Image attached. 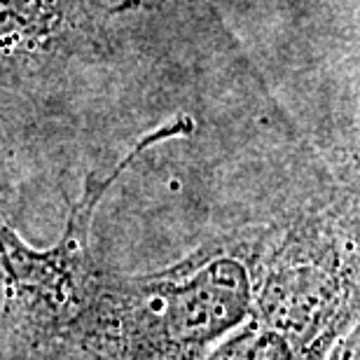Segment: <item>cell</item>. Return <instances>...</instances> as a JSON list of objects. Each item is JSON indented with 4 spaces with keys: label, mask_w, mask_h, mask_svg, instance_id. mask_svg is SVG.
<instances>
[{
    "label": "cell",
    "mask_w": 360,
    "mask_h": 360,
    "mask_svg": "<svg viewBox=\"0 0 360 360\" xmlns=\"http://www.w3.org/2000/svg\"><path fill=\"white\" fill-rule=\"evenodd\" d=\"M267 229L222 234L153 274L98 269L61 344L87 360H199L253 316Z\"/></svg>",
    "instance_id": "cell-1"
},
{
    "label": "cell",
    "mask_w": 360,
    "mask_h": 360,
    "mask_svg": "<svg viewBox=\"0 0 360 360\" xmlns=\"http://www.w3.org/2000/svg\"><path fill=\"white\" fill-rule=\"evenodd\" d=\"M0 220H5V218H3V215H0Z\"/></svg>",
    "instance_id": "cell-7"
},
{
    "label": "cell",
    "mask_w": 360,
    "mask_h": 360,
    "mask_svg": "<svg viewBox=\"0 0 360 360\" xmlns=\"http://www.w3.org/2000/svg\"><path fill=\"white\" fill-rule=\"evenodd\" d=\"M190 115H176L162 127L141 136L131 150L110 169V174H89L82 197L68 213L66 229L52 248H31L14 229L0 220V269L5 278L3 321L33 347L59 344L70 323L80 314L94 283L96 267L91 257L94 213L117 180L146 150L164 141L194 131Z\"/></svg>",
    "instance_id": "cell-3"
},
{
    "label": "cell",
    "mask_w": 360,
    "mask_h": 360,
    "mask_svg": "<svg viewBox=\"0 0 360 360\" xmlns=\"http://www.w3.org/2000/svg\"><path fill=\"white\" fill-rule=\"evenodd\" d=\"M146 0H0V87L14 89L59 73L103 49L108 21Z\"/></svg>",
    "instance_id": "cell-4"
},
{
    "label": "cell",
    "mask_w": 360,
    "mask_h": 360,
    "mask_svg": "<svg viewBox=\"0 0 360 360\" xmlns=\"http://www.w3.org/2000/svg\"><path fill=\"white\" fill-rule=\"evenodd\" d=\"M199 360H297L290 344L253 316Z\"/></svg>",
    "instance_id": "cell-5"
},
{
    "label": "cell",
    "mask_w": 360,
    "mask_h": 360,
    "mask_svg": "<svg viewBox=\"0 0 360 360\" xmlns=\"http://www.w3.org/2000/svg\"><path fill=\"white\" fill-rule=\"evenodd\" d=\"M253 319L283 337L297 360H323L356 326V190L269 225L253 262Z\"/></svg>",
    "instance_id": "cell-2"
},
{
    "label": "cell",
    "mask_w": 360,
    "mask_h": 360,
    "mask_svg": "<svg viewBox=\"0 0 360 360\" xmlns=\"http://www.w3.org/2000/svg\"><path fill=\"white\" fill-rule=\"evenodd\" d=\"M323 360H358V328L354 326V330L342 335Z\"/></svg>",
    "instance_id": "cell-6"
}]
</instances>
